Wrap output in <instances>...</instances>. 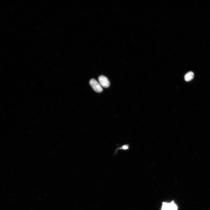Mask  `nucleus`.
<instances>
[{"instance_id":"nucleus-1","label":"nucleus","mask_w":210,"mask_h":210,"mask_svg":"<svg viewBox=\"0 0 210 210\" xmlns=\"http://www.w3.org/2000/svg\"><path fill=\"white\" fill-rule=\"evenodd\" d=\"M90 84L96 92L99 93L103 91V89L102 86L95 79H91L90 81Z\"/></svg>"},{"instance_id":"nucleus-2","label":"nucleus","mask_w":210,"mask_h":210,"mask_svg":"<svg viewBox=\"0 0 210 210\" xmlns=\"http://www.w3.org/2000/svg\"><path fill=\"white\" fill-rule=\"evenodd\" d=\"M99 83L101 85L105 88L109 87L110 83L108 79L105 77L101 75L99 78Z\"/></svg>"},{"instance_id":"nucleus-3","label":"nucleus","mask_w":210,"mask_h":210,"mask_svg":"<svg viewBox=\"0 0 210 210\" xmlns=\"http://www.w3.org/2000/svg\"><path fill=\"white\" fill-rule=\"evenodd\" d=\"M130 148V146L128 144H125L117 148L115 152L114 155H116L119 150H128Z\"/></svg>"},{"instance_id":"nucleus-4","label":"nucleus","mask_w":210,"mask_h":210,"mask_svg":"<svg viewBox=\"0 0 210 210\" xmlns=\"http://www.w3.org/2000/svg\"><path fill=\"white\" fill-rule=\"evenodd\" d=\"M194 74L192 72H189L186 74L185 77V80L187 81H189L192 80L194 78Z\"/></svg>"},{"instance_id":"nucleus-5","label":"nucleus","mask_w":210,"mask_h":210,"mask_svg":"<svg viewBox=\"0 0 210 210\" xmlns=\"http://www.w3.org/2000/svg\"><path fill=\"white\" fill-rule=\"evenodd\" d=\"M177 207L174 201H172L171 203H169V210H177Z\"/></svg>"},{"instance_id":"nucleus-6","label":"nucleus","mask_w":210,"mask_h":210,"mask_svg":"<svg viewBox=\"0 0 210 210\" xmlns=\"http://www.w3.org/2000/svg\"><path fill=\"white\" fill-rule=\"evenodd\" d=\"M168 203L163 202V203L161 210H168Z\"/></svg>"}]
</instances>
